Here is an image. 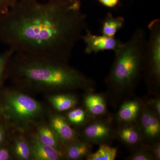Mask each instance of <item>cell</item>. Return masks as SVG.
I'll list each match as a JSON object with an SVG mask.
<instances>
[{
  "instance_id": "obj_1",
  "label": "cell",
  "mask_w": 160,
  "mask_h": 160,
  "mask_svg": "<svg viewBox=\"0 0 160 160\" xmlns=\"http://www.w3.org/2000/svg\"><path fill=\"white\" fill-rule=\"evenodd\" d=\"M81 4L17 1L0 16V41L15 52L68 62L87 28Z\"/></svg>"
},
{
  "instance_id": "obj_2",
  "label": "cell",
  "mask_w": 160,
  "mask_h": 160,
  "mask_svg": "<svg viewBox=\"0 0 160 160\" xmlns=\"http://www.w3.org/2000/svg\"><path fill=\"white\" fill-rule=\"evenodd\" d=\"M7 79L25 92L56 93L89 89L93 82L67 62L15 52L9 65Z\"/></svg>"
},
{
  "instance_id": "obj_3",
  "label": "cell",
  "mask_w": 160,
  "mask_h": 160,
  "mask_svg": "<svg viewBox=\"0 0 160 160\" xmlns=\"http://www.w3.org/2000/svg\"><path fill=\"white\" fill-rule=\"evenodd\" d=\"M147 40L145 29L138 27L128 41L115 50L113 64L106 80L109 87L124 90L138 82L144 70Z\"/></svg>"
},
{
  "instance_id": "obj_4",
  "label": "cell",
  "mask_w": 160,
  "mask_h": 160,
  "mask_svg": "<svg viewBox=\"0 0 160 160\" xmlns=\"http://www.w3.org/2000/svg\"><path fill=\"white\" fill-rule=\"evenodd\" d=\"M4 118L15 131L27 134L44 119L46 110L42 103L15 87L0 90Z\"/></svg>"
},
{
  "instance_id": "obj_5",
  "label": "cell",
  "mask_w": 160,
  "mask_h": 160,
  "mask_svg": "<svg viewBox=\"0 0 160 160\" xmlns=\"http://www.w3.org/2000/svg\"><path fill=\"white\" fill-rule=\"evenodd\" d=\"M149 34L145 50L144 70L147 82L158 85L160 79V19H155L148 25Z\"/></svg>"
},
{
  "instance_id": "obj_6",
  "label": "cell",
  "mask_w": 160,
  "mask_h": 160,
  "mask_svg": "<svg viewBox=\"0 0 160 160\" xmlns=\"http://www.w3.org/2000/svg\"><path fill=\"white\" fill-rule=\"evenodd\" d=\"M82 40L86 44L85 52L87 54H96L100 52L107 50L114 51L122 44L115 37L93 34L87 28L85 30V34L82 36Z\"/></svg>"
},
{
  "instance_id": "obj_7",
  "label": "cell",
  "mask_w": 160,
  "mask_h": 160,
  "mask_svg": "<svg viewBox=\"0 0 160 160\" xmlns=\"http://www.w3.org/2000/svg\"><path fill=\"white\" fill-rule=\"evenodd\" d=\"M139 128L143 138L148 141L158 139L160 134L159 117L148 106H142L139 114Z\"/></svg>"
},
{
  "instance_id": "obj_8",
  "label": "cell",
  "mask_w": 160,
  "mask_h": 160,
  "mask_svg": "<svg viewBox=\"0 0 160 160\" xmlns=\"http://www.w3.org/2000/svg\"><path fill=\"white\" fill-rule=\"evenodd\" d=\"M112 127L104 121H94L86 125L82 131L84 141L89 144H104L113 137Z\"/></svg>"
},
{
  "instance_id": "obj_9",
  "label": "cell",
  "mask_w": 160,
  "mask_h": 160,
  "mask_svg": "<svg viewBox=\"0 0 160 160\" xmlns=\"http://www.w3.org/2000/svg\"><path fill=\"white\" fill-rule=\"evenodd\" d=\"M48 123L63 145L78 140L76 132L65 117L58 113L49 115Z\"/></svg>"
},
{
  "instance_id": "obj_10",
  "label": "cell",
  "mask_w": 160,
  "mask_h": 160,
  "mask_svg": "<svg viewBox=\"0 0 160 160\" xmlns=\"http://www.w3.org/2000/svg\"><path fill=\"white\" fill-rule=\"evenodd\" d=\"M33 160H60L65 158L62 152L40 142L32 131L27 133Z\"/></svg>"
},
{
  "instance_id": "obj_11",
  "label": "cell",
  "mask_w": 160,
  "mask_h": 160,
  "mask_svg": "<svg viewBox=\"0 0 160 160\" xmlns=\"http://www.w3.org/2000/svg\"><path fill=\"white\" fill-rule=\"evenodd\" d=\"M9 145L14 159L32 160L31 146L26 134L15 131L9 141Z\"/></svg>"
},
{
  "instance_id": "obj_12",
  "label": "cell",
  "mask_w": 160,
  "mask_h": 160,
  "mask_svg": "<svg viewBox=\"0 0 160 160\" xmlns=\"http://www.w3.org/2000/svg\"><path fill=\"white\" fill-rule=\"evenodd\" d=\"M33 130L32 131L40 142L58 149L63 154L64 145L48 122H45L43 120L41 121L36 125Z\"/></svg>"
},
{
  "instance_id": "obj_13",
  "label": "cell",
  "mask_w": 160,
  "mask_h": 160,
  "mask_svg": "<svg viewBox=\"0 0 160 160\" xmlns=\"http://www.w3.org/2000/svg\"><path fill=\"white\" fill-rule=\"evenodd\" d=\"M46 98L53 109L59 112L73 109L78 102L77 98L69 93H48Z\"/></svg>"
},
{
  "instance_id": "obj_14",
  "label": "cell",
  "mask_w": 160,
  "mask_h": 160,
  "mask_svg": "<svg viewBox=\"0 0 160 160\" xmlns=\"http://www.w3.org/2000/svg\"><path fill=\"white\" fill-rule=\"evenodd\" d=\"M91 144L78 139L64 145L63 154L67 159L80 160L91 153Z\"/></svg>"
},
{
  "instance_id": "obj_15",
  "label": "cell",
  "mask_w": 160,
  "mask_h": 160,
  "mask_svg": "<svg viewBox=\"0 0 160 160\" xmlns=\"http://www.w3.org/2000/svg\"><path fill=\"white\" fill-rule=\"evenodd\" d=\"M126 123L120 128L117 133L119 139L126 145L129 146H136L142 142V133L138 126Z\"/></svg>"
},
{
  "instance_id": "obj_16",
  "label": "cell",
  "mask_w": 160,
  "mask_h": 160,
  "mask_svg": "<svg viewBox=\"0 0 160 160\" xmlns=\"http://www.w3.org/2000/svg\"><path fill=\"white\" fill-rule=\"evenodd\" d=\"M142 105L137 100H130L123 103L118 112L117 117L122 122L132 123L138 118Z\"/></svg>"
},
{
  "instance_id": "obj_17",
  "label": "cell",
  "mask_w": 160,
  "mask_h": 160,
  "mask_svg": "<svg viewBox=\"0 0 160 160\" xmlns=\"http://www.w3.org/2000/svg\"><path fill=\"white\" fill-rule=\"evenodd\" d=\"M84 103L87 111L93 116L103 115L107 110L106 101L101 95L87 94L84 98Z\"/></svg>"
},
{
  "instance_id": "obj_18",
  "label": "cell",
  "mask_w": 160,
  "mask_h": 160,
  "mask_svg": "<svg viewBox=\"0 0 160 160\" xmlns=\"http://www.w3.org/2000/svg\"><path fill=\"white\" fill-rule=\"evenodd\" d=\"M125 24V19L122 17L115 18L111 12H108L102 21L101 33L106 36L114 37L118 32L122 29Z\"/></svg>"
},
{
  "instance_id": "obj_19",
  "label": "cell",
  "mask_w": 160,
  "mask_h": 160,
  "mask_svg": "<svg viewBox=\"0 0 160 160\" xmlns=\"http://www.w3.org/2000/svg\"><path fill=\"white\" fill-rule=\"evenodd\" d=\"M117 152L115 147H111L104 143L100 145L96 152L89 153L86 158L87 160H114Z\"/></svg>"
},
{
  "instance_id": "obj_20",
  "label": "cell",
  "mask_w": 160,
  "mask_h": 160,
  "mask_svg": "<svg viewBox=\"0 0 160 160\" xmlns=\"http://www.w3.org/2000/svg\"><path fill=\"white\" fill-rule=\"evenodd\" d=\"M66 118L69 124L75 126H81L87 122V111L81 108H73L67 112Z\"/></svg>"
},
{
  "instance_id": "obj_21",
  "label": "cell",
  "mask_w": 160,
  "mask_h": 160,
  "mask_svg": "<svg viewBox=\"0 0 160 160\" xmlns=\"http://www.w3.org/2000/svg\"><path fill=\"white\" fill-rule=\"evenodd\" d=\"M15 53L13 49L9 48L0 53V90L4 87L7 79V74L9 62Z\"/></svg>"
},
{
  "instance_id": "obj_22",
  "label": "cell",
  "mask_w": 160,
  "mask_h": 160,
  "mask_svg": "<svg viewBox=\"0 0 160 160\" xmlns=\"http://www.w3.org/2000/svg\"><path fill=\"white\" fill-rule=\"evenodd\" d=\"M15 131L5 119L0 120V146L9 142Z\"/></svg>"
},
{
  "instance_id": "obj_23",
  "label": "cell",
  "mask_w": 160,
  "mask_h": 160,
  "mask_svg": "<svg viewBox=\"0 0 160 160\" xmlns=\"http://www.w3.org/2000/svg\"><path fill=\"white\" fill-rule=\"evenodd\" d=\"M129 159L132 160H154L151 152L146 150H138L130 156Z\"/></svg>"
},
{
  "instance_id": "obj_24",
  "label": "cell",
  "mask_w": 160,
  "mask_h": 160,
  "mask_svg": "<svg viewBox=\"0 0 160 160\" xmlns=\"http://www.w3.org/2000/svg\"><path fill=\"white\" fill-rule=\"evenodd\" d=\"M14 159L9 142L0 146V160Z\"/></svg>"
},
{
  "instance_id": "obj_25",
  "label": "cell",
  "mask_w": 160,
  "mask_h": 160,
  "mask_svg": "<svg viewBox=\"0 0 160 160\" xmlns=\"http://www.w3.org/2000/svg\"><path fill=\"white\" fill-rule=\"evenodd\" d=\"M18 0H0V16L9 11Z\"/></svg>"
},
{
  "instance_id": "obj_26",
  "label": "cell",
  "mask_w": 160,
  "mask_h": 160,
  "mask_svg": "<svg viewBox=\"0 0 160 160\" xmlns=\"http://www.w3.org/2000/svg\"><path fill=\"white\" fill-rule=\"evenodd\" d=\"M148 106L159 117L160 116V98L153 99L149 101Z\"/></svg>"
},
{
  "instance_id": "obj_27",
  "label": "cell",
  "mask_w": 160,
  "mask_h": 160,
  "mask_svg": "<svg viewBox=\"0 0 160 160\" xmlns=\"http://www.w3.org/2000/svg\"><path fill=\"white\" fill-rule=\"evenodd\" d=\"M98 1L107 8H112L117 6L120 0H98Z\"/></svg>"
},
{
  "instance_id": "obj_28",
  "label": "cell",
  "mask_w": 160,
  "mask_h": 160,
  "mask_svg": "<svg viewBox=\"0 0 160 160\" xmlns=\"http://www.w3.org/2000/svg\"><path fill=\"white\" fill-rule=\"evenodd\" d=\"M151 152L154 159H160V145L158 142L156 143L152 146Z\"/></svg>"
},
{
  "instance_id": "obj_29",
  "label": "cell",
  "mask_w": 160,
  "mask_h": 160,
  "mask_svg": "<svg viewBox=\"0 0 160 160\" xmlns=\"http://www.w3.org/2000/svg\"><path fill=\"white\" fill-rule=\"evenodd\" d=\"M47 1H49V0H47ZM54 1H59L67 4L72 5V4H81L82 0H54Z\"/></svg>"
},
{
  "instance_id": "obj_30",
  "label": "cell",
  "mask_w": 160,
  "mask_h": 160,
  "mask_svg": "<svg viewBox=\"0 0 160 160\" xmlns=\"http://www.w3.org/2000/svg\"><path fill=\"white\" fill-rule=\"evenodd\" d=\"M3 118H4V117H3L2 109V106L0 105V120Z\"/></svg>"
},
{
  "instance_id": "obj_31",
  "label": "cell",
  "mask_w": 160,
  "mask_h": 160,
  "mask_svg": "<svg viewBox=\"0 0 160 160\" xmlns=\"http://www.w3.org/2000/svg\"><path fill=\"white\" fill-rule=\"evenodd\" d=\"M21 2H31V1H36L38 0H19Z\"/></svg>"
},
{
  "instance_id": "obj_32",
  "label": "cell",
  "mask_w": 160,
  "mask_h": 160,
  "mask_svg": "<svg viewBox=\"0 0 160 160\" xmlns=\"http://www.w3.org/2000/svg\"><path fill=\"white\" fill-rule=\"evenodd\" d=\"M130 1H136V0H130Z\"/></svg>"
}]
</instances>
